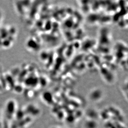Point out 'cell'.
<instances>
[{
	"instance_id": "cell-2",
	"label": "cell",
	"mask_w": 128,
	"mask_h": 128,
	"mask_svg": "<svg viewBox=\"0 0 128 128\" xmlns=\"http://www.w3.org/2000/svg\"><path fill=\"white\" fill-rule=\"evenodd\" d=\"M62 128V127H53L52 128Z\"/></svg>"
},
{
	"instance_id": "cell-1",
	"label": "cell",
	"mask_w": 128,
	"mask_h": 128,
	"mask_svg": "<svg viewBox=\"0 0 128 128\" xmlns=\"http://www.w3.org/2000/svg\"><path fill=\"white\" fill-rule=\"evenodd\" d=\"M85 128H96L97 124L95 121L92 120H87L85 124Z\"/></svg>"
}]
</instances>
